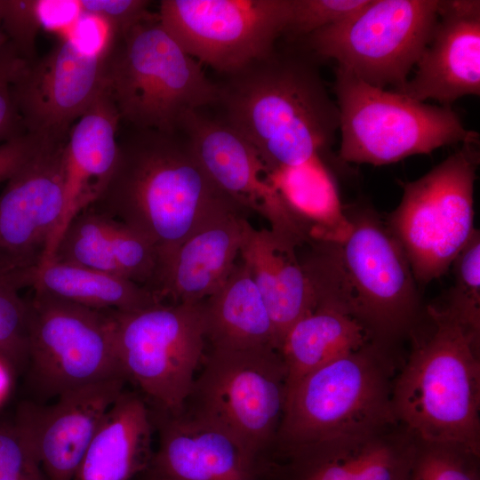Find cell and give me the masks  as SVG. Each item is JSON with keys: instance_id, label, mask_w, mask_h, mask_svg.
Instances as JSON below:
<instances>
[{"instance_id": "obj_40", "label": "cell", "mask_w": 480, "mask_h": 480, "mask_svg": "<svg viewBox=\"0 0 480 480\" xmlns=\"http://www.w3.org/2000/svg\"><path fill=\"white\" fill-rule=\"evenodd\" d=\"M140 480H167V479L158 475H156L149 470H146L143 474L140 475Z\"/></svg>"}, {"instance_id": "obj_35", "label": "cell", "mask_w": 480, "mask_h": 480, "mask_svg": "<svg viewBox=\"0 0 480 480\" xmlns=\"http://www.w3.org/2000/svg\"><path fill=\"white\" fill-rule=\"evenodd\" d=\"M0 480H46L14 421L0 420Z\"/></svg>"}, {"instance_id": "obj_9", "label": "cell", "mask_w": 480, "mask_h": 480, "mask_svg": "<svg viewBox=\"0 0 480 480\" xmlns=\"http://www.w3.org/2000/svg\"><path fill=\"white\" fill-rule=\"evenodd\" d=\"M113 39L104 21L81 14L47 53L26 61L13 81V92L28 133L46 143L67 140L105 89Z\"/></svg>"}, {"instance_id": "obj_30", "label": "cell", "mask_w": 480, "mask_h": 480, "mask_svg": "<svg viewBox=\"0 0 480 480\" xmlns=\"http://www.w3.org/2000/svg\"><path fill=\"white\" fill-rule=\"evenodd\" d=\"M454 286L444 305L473 335L480 338V233L475 229L453 260Z\"/></svg>"}, {"instance_id": "obj_19", "label": "cell", "mask_w": 480, "mask_h": 480, "mask_svg": "<svg viewBox=\"0 0 480 480\" xmlns=\"http://www.w3.org/2000/svg\"><path fill=\"white\" fill-rule=\"evenodd\" d=\"M127 381L115 379L58 396L49 405L21 403L14 423L46 480H74L102 417Z\"/></svg>"}, {"instance_id": "obj_34", "label": "cell", "mask_w": 480, "mask_h": 480, "mask_svg": "<svg viewBox=\"0 0 480 480\" xmlns=\"http://www.w3.org/2000/svg\"><path fill=\"white\" fill-rule=\"evenodd\" d=\"M0 26L8 41L26 60L38 57L36 39L44 27L41 0H0Z\"/></svg>"}, {"instance_id": "obj_17", "label": "cell", "mask_w": 480, "mask_h": 480, "mask_svg": "<svg viewBox=\"0 0 480 480\" xmlns=\"http://www.w3.org/2000/svg\"><path fill=\"white\" fill-rule=\"evenodd\" d=\"M152 412L158 445L147 470L167 480H271L273 461L218 424L186 409Z\"/></svg>"}, {"instance_id": "obj_31", "label": "cell", "mask_w": 480, "mask_h": 480, "mask_svg": "<svg viewBox=\"0 0 480 480\" xmlns=\"http://www.w3.org/2000/svg\"><path fill=\"white\" fill-rule=\"evenodd\" d=\"M408 480H480V453L456 444L416 439Z\"/></svg>"}, {"instance_id": "obj_32", "label": "cell", "mask_w": 480, "mask_h": 480, "mask_svg": "<svg viewBox=\"0 0 480 480\" xmlns=\"http://www.w3.org/2000/svg\"><path fill=\"white\" fill-rule=\"evenodd\" d=\"M0 358L14 375L28 361V304L18 290L0 276Z\"/></svg>"}, {"instance_id": "obj_8", "label": "cell", "mask_w": 480, "mask_h": 480, "mask_svg": "<svg viewBox=\"0 0 480 480\" xmlns=\"http://www.w3.org/2000/svg\"><path fill=\"white\" fill-rule=\"evenodd\" d=\"M287 393L286 368L277 349L211 348L184 409L273 461Z\"/></svg>"}, {"instance_id": "obj_27", "label": "cell", "mask_w": 480, "mask_h": 480, "mask_svg": "<svg viewBox=\"0 0 480 480\" xmlns=\"http://www.w3.org/2000/svg\"><path fill=\"white\" fill-rule=\"evenodd\" d=\"M202 308L205 340L211 348L278 350L268 309L241 260L221 286L202 301Z\"/></svg>"}, {"instance_id": "obj_18", "label": "cell", "mask_w": 480, "mask_h": 480, "mask_svg": "<svg viewBox=\"0 0 480 480\" xmlns=\"http://www.w3.org/2000/svg\"><path fill=\"white\" fill-rule=\"evenodd\" d=\"M416 438L395 420L324 440L280 457L273 480H408Z\"/></svg>"}, {"instance_id": "obj_4", "label": "cell", "mask_w": 480, "mask_h": 480, "mask_svg": "<svg viewBox=\"0 0 480 480\" xmlns=\"http://www.w3.org/2000/svg\"><path fill=\"white\" fill-rule=\"evenodd\" d=\"M105 88L121 124L170 133L180 132L187 114L217 104L220 92L157 13L114 36Z\"/></svg>"}, {"instance_id": "obj_7", "label": "cell", "mask_w": 480, "mask_h": 480, "mask_svg": "<svg viewBox=\"0 0 480 480\" xmlns=\"http://www.w3.org/2000/svg\"><path fill=\"white\" fill-rule=\"evenodd\" d=\"M477 142H466L420 178L402 184L397 207L385 219L417 284L442 276L473 234Z\"/></svg>"}, {"instance_id": "obj_3", "label": "cell", "mask_w": 480, "mask_h": 480, "mask_svg": "<svg viewBox=\"0 0 480 480\" xmlns=\"http://www.w3.org/2000/svg\"><path fill=\"white\" fill-rule=\"evenodd\" d=\"M426 317L395 377L394 414L418 440L480 453V338L444 305L428 306Z\"/></svg>"}, {"instance_id": "obj_1", "label": "cell", "mask_w": 480, "mask_h": 480, "mask_svg": "<svg viewBox=\"0 0 480 480\" xmlns=\"http://www.w3.org/2000/svg\"><path fill=\"white\" fill-rule=\"evenodd\" d=\"M118 145L111 179L90 206L125 223L156 247L161 283L187 238L220 218L246 216L250 211L216 185L180 132L120 124Z\"/></svg>"}, {"instance_id": "obj_6", "label": "cell", "mask_w": 480, "mask_h": 480, "mask_svg": "<svg viewBox=\"0 0 480 480\" xmlns=\"http://www.w3.org/2000/svg\"><path fill=\"white\" fill-rule=\"evenodd\" d=\"M340 115L338 160L385 165L458 143L477 142L451 107L419 101L368 84L342 68L335 69Z\"/></svg>"}, {"instance_id": "obj_20", "label": "cell", "mask_w": 480, "mask_h": 480, "mask_svg": "<svg viewBox=\"0 0 480 480\" xmlns=\"http://www.w3.org/2000/svg\"><path fill=\"white\" fill-rule=\"evenodd\" d=\"M416 66L414 76L393 91L444 107L480 95V1L439 0L437 22Z\"/></svg>"}, {"instance_id": "obj_13", "label": "cell", "mask_w": 480, "mask_h": 480, "mask_svg": "<svg viewBox=\"0 0 480 480\" xmlns=\"http://www.w3.org/2000/svg\"><path fill=\"white\" fill-rule=\"evenodd\" d=\"M352 228L338 245L356 317L389 345L410 334L420 314L417 281L398 241L369 206H345Z\"/></svg>"}, {"instance_id": "obj_12", "label": "cell", "mask_w": 480, "mask_h": 480, "mask_svg": "<svg viewBox=\"0 0 480 480\" xmlns=\"http://www.w3.org/2000/svg\"><path fill=\"white\" fill-rule=\"evenodd\" d=\"M28 304L30 382L48 396L125 379L112 310H99L33 290ZM127 381V380H126Z\"/></svg>"}, {"instance_id": "obj_22", "label": "cell", "mask_w": 480, "mask_h": 480, "mask_svg": "<svg viewBox=\"0 0 480 480\" xmlns=\"http://www.w3.org/2000/svg\"><path fill=\"white\" fill-rule=\"evenodd\" d=\"M52 260L132 281L158 296L162 266L156 247L125 223L92 206L68 223Z\"/></svg>"}, {"instance_id": "obj_10", "label": "cell", "mask_w": 480, "mask_h": 480, "mask_svg": "<svg viewBox=\"0 0 480 480\" xmlns=\"http://www.w3.org/2000/svg\"><path fill=\"white\" fill-rule=\"evenodd\" d=\"M118 360L156 412H180L204 356L202 301L159 302L131 311H113Z\"/></svg>"}, {"instance_id": "obj_14", "label": "cell", "mask_w": 480, "mask_h": 480, "mask_svg": "<svg viewBox=\"0 0 480 480\" xmlns=\"http://www.w3.org/2000/svg\"><path fill=\"white\" fill-rule=\"evenodd\" d=\"M291 0H163L158 18L183 50L228 76L275 51Z\"/></svg>"}, {"instance_id": "obj_26", "label": "cell", "mask_w": 480, "mask_h": 480, "mask_svg": "<svg viewBox=\"0 0 480 480\" xmlns=\"http://www.w3.org/2000/svg\"><path fill=\"white\" fill-rule=\"evenodd\" d=\"M246 220L244 214H229L187 238L165 268L161 301L200 302L219 289L237 261Z\"/></svg>"}, {"instance_id": "obj_2", "label": "cell", "mask_w": 480, "mask_h": 480, "mask_svg": "<svg viewBox=\"0 0 480 480\" xmlns=\"http://www.w3.org/2000/svg\"><path fill=\"white\" fill-rule=\"evenodd\" d=\"M226 77L218 84L220 119L253 147L268 172L324 159L340 115L309 58L275 49Z\"/></svg>"}, {"instance_id": "obj_5", "label": "cell", "mask_w": 480, "mask_h": 480, "mask_svg": "<svg viewBox=\"0 0 480 480\" xmlns=\"http://www.w3.org/2000/svg\"><path fill=\"white\" fill-rule=\"evenodd\" d=\"M372 340L309 372L287 393L274 460L309 444L361 433L397 420L394 366Z\"/></svg>"}, {"instance_id": "obj_11", "label": "cell", "mask_w": 480, "mask_h": 480, "mask_svg": "<svg viewBox=\"0 0 480 480\" xmlns=\"http://www.w3.org/2000/svg\"><path fill=\"white\" fill-rule=\"evenodd\" d=\"M439 0H369L345 20L306 37L313 57L332 59L375 87H401L428 45Z\"/></svg>"}, {"instance_id": "obj_36", "label": "cell", "mask_w": 480, "mask_h": 480, "mask_svg": "<svg viewBox=\"0 0 480 480\" xmlns=\"http://www.w3.org/2000/svg\"><path fill=\"white\" fill-rule=\"evenodd\" d=\"M26 60L7 41L0 48V142L27 133L13 92V81Z\"/></svg>"}, {"instance_id": "obj_21", "label": "cell", "mask_w": 480, "mask_h": 480, "mask_svg": "<svg viewBox=\"0 0 480 480\" xmlns=\"http://www.w3.org/2000/svg\"><path fill=\"white\" fill-rule=\"evenodd\" d=\"M312 283L316 306L288 329L278 350L288 390L314 370L374 340L353 313L340 265L322 268Z\"/></svg>"}, {"instance_id": "obj_39", "label": "cell", "mask_w": 480, "mask_h": 480, "mask_svg": "<svg viewBox=\"0 0 480 480\" xmlns=\"http://www.w3.org/2000/svg\"><path fill=\"white\" fill-rule=\"evenodd\" d=\"M14 373L8 364L0 358V404L8 396Z\"/></svg>"}, {"instance_id": "obj_41", "label": "cell", "mask_w": 480, "mask_h": 480, "mask_svg": "<svg viewBox=\"0 0 480 480\" xmlns=\"http://www.w3.org/2000/svg\"><path fill=\"white\" fill-rule=\"evenodd\" d=\"M8 41L7 36L3 32L1 26H0V48Z\"/></svg>"}, {"instance_id": "obj_15", "label": "cell", "mask_w": 480, "mask_h": 480, "mask_svg": "<svg viewBox=\"0 0 480 480\" xmlns=\"http://www.w3.org/2000/svg\"><path fill=\"white\" fill-rule=\"evenodd\" d=\"M65 142L44 144L0 194V276L18 291L50 258L63 210Z\"/></svg>"}, {"instance_id": "obj_24", "label": "cell", "mask_w": 480, "mask_h": 480, "mask_svg": "<svg viewBox=\"0 0 480 480\" xmlns=\"http://www.w3.org/2000/svg\"><path fill=\"white\" fill-rule=\"evenodd\" d=\"M299 246L271 229L244 225L239 258L246 265L270 314L278 350L288 329L316 303Z\"/></svg>"}, {"instance_id": "obj_38", "label": "cell", "mask_w": 480, "mask_h": 480, "mask_svg": "<svg viewBox=\"0 0 480 480\" xmlns=\"http://www.w3.org/2000/svg\"><path fill=\"white\" fill-rule=\"evenodd\" d=\"M45 144L36 136L26 133L0 144V183L12 178Z\"/></svg>"}, {"instance_id": "obj_37", "label": "cell", "mask_w": 480, "mask_h": 480, "mask_svg": "<svg viewBox=\"0 0 480 480\" xmlns=\"http://www.w3.org/2000/svg\"><path fill=\"white\" fill-rule=\"evenodd\" d=\"M150 3L146 0H78L81 13L103 20L114 36L153 17L156 13L149 12Z\"/></svg>"}, {"instance_id": "obj_33", "label": "cell", "mask_w": 480, "mask_h": 480, "mask_svg": "<svg viewBox=\"0 0 480 480\" xmlns=\"http://www.w3.org/2000/svg\"><path fill=\"white\" fill-rule=\"evenodd\" d=\"M369 0H291L289 20L284 36L302 39L338 23L362 9Z\"/></svg>"}, {"instance_id": "obj_23", "label": "cell", "mask_w": 480, "mask_h": 480, "mask_svg": "<svg viewBox=\"0 0 480 480\" xmlns=\"http://www.w3.org/2000/svg\"><path fill=\"white\" fill-rule=\"evenodd\" d=\"M120 124L104 89L70 128L62 151L63 210L48 262L71 220L93 204L107 188L118 157Z\"/></svg>"}, {"instance_id": "obj_16", "label": "cell", "mask_w": 480, "mask_h": 480, "mask_svg": "<svg viewBox=\"0 0 480 480\" xmlns=\"http://www.w3.org/2000/svg\"><path fill=\"white\" fill-rule=\"evenodd\" d=\"M180 132L220 188L262 215L272 231L298 246L307 243L279 190L269 175L264 174L268 172L260 156L240 133L222 119L200 111L186 115Z\"/></svg>"}, {"instance_id": "obj_29", "label": "cell", "mask_w": 480, "mask_h": 480, "mask_svg": "<svg viewBox=\"0 0 480 480\" xmlns=\"http://www.w3.org/2000/svg\"><path fill=\"white\" fill-rule=\"evenodd\" d=\"M28 287L99 310L131 312L162 302L154 292L132 281L56 260L38 269Z\"/></svg>"}, {"instance_id": "obj_28", "label": "cell", "mask_w": 480, "mask_h": 480, "mask_svg": "<svg viewBox=\"0 0 480 480\" xmlns=\"http://www.w3.org/2000/svg\"><path fill=\"white\" fill-rule=\"evenodd\" d=\"M309 242L341 244L352 224L335 176L323 158L270 175Z\"/></svg>"}, {"instance_id": "obj_25", "label": "cell", "mask_w": 480, "mask_h": 480, "mask_svg": "<svg viewBox=\"0 0 480 480\" xmlns=\"http://www.w3.org/2000/svg\"><path fill=\"white\" fill-rule=\"evenodd\" d=\"M152 409L138 392L124 389L102 417L74 480H131L150 466Z\"/></svg>"}]
</instances>
